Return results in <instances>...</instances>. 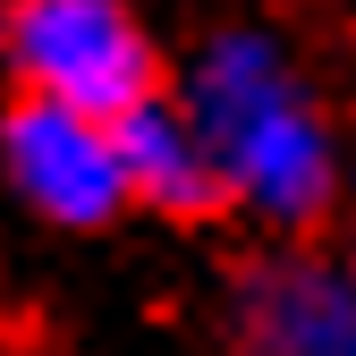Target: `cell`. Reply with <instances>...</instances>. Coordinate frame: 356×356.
<instances>
[{"mask_svg": "<svg viewBox=\"0 0 356 356\" xmlns=\"http://www.w3.org/2000/svg\"><path fill=\"white\" fill-rule=\"evenodd\" d=\"M119 161H127V195H145L153 212H178V220H195V212H212L229 195L204 127L187 111H170V102H145V111L119 119Z\"/></svg>", "mask_w": 356, "mask_h": 356, "instance_id": "obj_5", "label": "cell"}, {"mask_svg": "<svg viewBox=\"0 0 356 356\" xmlns=\"http://www.w3.org/2000/svg\"><path fill=\"white\" fill-rule=\"evenodd\" d=\"M246 356H356V272L323 254H263L238 280Z\"/></svg>", "mask_w": 356, "mask_h": 356, "instance_id": "obj_4", "label": "cell"}, {"mask_svg": "<svg viewBox=\"0 0 356 356\" xmlns=\"http://www.w3.org/2000/svg\"><path fill=\"white\" fill-rule=\"evenodd\" d=\"M0 42L34 102L85 111L102 127L153 102V42L119 0H9Z\"/></svg>", "mask_w": 356, "mask_h": 356, "instance_id": "obj_2", "label": "cell"}, {"mask_svg": "<svg viewBox=\"0 0 356 356\" xmlns=\"http://www.w3.org/2000/svg\"><path fill=\"white\" fill-rule=\"evenodd\" d=\"M0 170L42 220H68V229H94V220H111L127 204L119 127L60 111V102H34V94L0 119Z\"/></svg>", "mask_w": 356, "mask_h": 356, "instance_id": "obj_3", "label": "cell"}, {"mask_svg": "<svg viewBox=\"0 0 356 356\" xmlns=\"http://www.w3.org/2000/svg\"><path fill=\"white\" fill-rule=\"evenodd\" d=\"M187 119L204 127V145L220 161V187H229L238 204H254L263 220H280V229L323 220V204L339 187L331 127H323L314 102H305V85L280 60L272 34H246L238 26V34L204 42Z\"/></svg>", "mask_w": 356, "mask_h": 356, "instance_id": "obj_1", "label": "cell"}]
</instances>
